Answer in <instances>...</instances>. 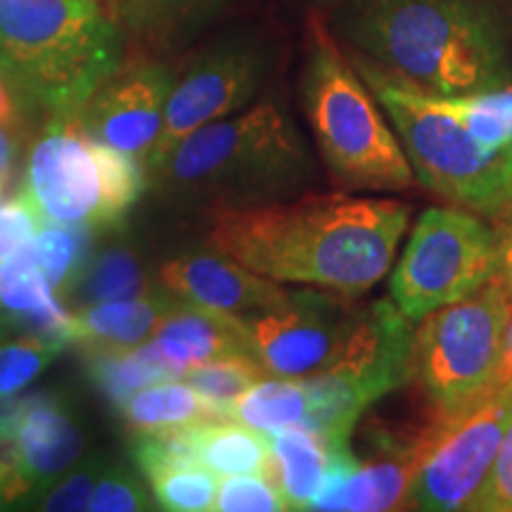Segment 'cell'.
Returning <instances> with one entry per match:
<instances>
[{
    "mask_svg": "<svg viewBox=\"0 0 512 512\" xmlns=\"http://www.w3.org/2000/svg\"><path fill=\"white\" fill-rule=\"evenodd\" d=\"M299 91L304 117L332 183L347 192L411 188L413 166L380 112V102L320 27L311 31Z\"/></svg>",
    "mask_w": 512,
    "mask_h": 512,
    "instance_id": "5",
    "label": "cell"
},
{
    "mask_svg": "<svg viewBox=\"0 0 512 512\" xmlns=\"http://www.w3.org/2000/svg\"><path fill=\"white\" fill-rule=\"evenodd\" d=\"M446 110H451L463 121L467 131L479 143L508 150L512 147V88L475 95H453L439 98Z\"/></svg>",
    "mask_w": 512,
    "mask_h": 512,
    "instance_id": "32",
    "label": "cell"
},
{
    "mask_svg": "<svg viewBox=\"0 0 512 512\" xmlns=\"http://www.w3.org/2000/svg\"><path fill=\"white\" fill-rule=\"evenodd\" d=\"M512 427V384L496 389L475 411L420 432L406 510H465L482 486Z\"/></svg>",
    "mask_w": 512,
    "mask_h": 512,
    "instance_id": "11",
    "label": "cell"
},
{
    "mask_svg": "<svg viewBox=\"0 0 512 512\" xmlns=\"http://www.w3.org/2000/svg\"><path fill=\"white\" fill-rule=\"evenodd\" d=\"M501 273V238L475 211L430 207L420 214L396 261L389 294L418 323L470 297Z\"/></svg>",
    "mask_w": 512,
    "mask_h": 512,
    "instance_id": "10",
    "label": "cell"
},
{
    "mask_svg": "<svg viewBox=\"0 0 512 512\" xmlns=\"http://www.w3.org/2000/svg\"><path fill=\"white\" fill-rule=\"evenodd\" d=\"M22 133L0 126V183H8L22 152Z\"/></svg>",
    "mask_w": 512,
    "mask_h": 512,
    "instance_id": "40",
    "label": "cell"
},
{
    "mask_svg": "<svg viewBox=\"0 0 512 512\" xmlns=\"http://www.w3.org/2000/svg\"><path fill=\"white\" fill-rule=\"evenodd\" d=\"M69 342L29 330H0V399L29 387Z\"/></svg>",
    "mask_w": 512,
    "mask_h": 512,
    "instance_id": "29",
    "label": "cell"
},
{
    "mask_svg": "<svg viewBox=\"0 0 512 512\" xmlns=\"http://www.w3.org/2000/svg\"><path fill=\"white\" fill-rule=\"evenodd\" d=\"M309 415L311 401L302 377L268 375L230 408V418L266 434L306 425Z\"/></svg>",
    "mask_w": 512,
    "mask_h": 512,
    "instance_id": "25",
    "label": "cell"
},
{
    "mask_svg": "<svg viewBox=\"0 0 512 512\" xmlns=\"http://www.w3.org/2000/svg\"><path fill=\"white\" fill-rule=\"evenodd\" d=\"M411 207L351 192L216 211L207 247L283 285L361 297L389 273Z\"/></svg>",
    "mask_w": 512,
    "mask_h": 512,
    "instance_id": "1",
    "label": "cell"
},
{
    "mask_svg": "<svg viewBox=\"0 0 512 512\" xmlns=\"http://www.w3.org/2000/svg\"><path fill=\"white\" fill-rule=\"evenodd\" d=\"M100 456H83L74 467H69L57 482L50 486L46 494H41L31 503V510L43 512H76L88 510L91 505L95 484L105 470Z\"/></svg>",
    "mask_w": 512,
    "mask_h": 512,
    "instance_id": "34",
    "label": "cell"
},
{
    "mask_svg": "<svg viewBox=\"0 0 512 512\" xmlns=\"http://www.w3.org/2000/svg\"><path fill=\"white\" fill-rule=\"evenodd\" d=\"M176 304V294L159 285L140 297L79 306L72 309V342L83 349H136L155 337Z\"/></svg>",
    "mask_w": 512,
    "mask_h": 512,
    "instance_id": "20",
    "label": "cell"
},
{
    "mask_svg": "<svg viewBox=\"0 0 512 512\" xmlns=\"http://www.w3.org/2000/svg\"><path fill=\"white\" fill-rule=\"evenodd\" d=\"M268 375L256 356H228L192 368L183 380L230 418V408Z\"/></svg>",
    "mask_w": 512,
    "mask_h": 512,
    "instance_id": "31",
    "label": "cell"
},
{
    "mask_svg": "<svg viewBox=\"0 0 512 512\" xmlns=\"http://www.w3.org/2000/svg\"><path fill=\"white\" fill-rule=\"evenodd\" d=\"M83 453L86 432L64 394L0 399V508H31Z\"/></svg>",
    "mask_w": 512,
    "mask_h": 512,
    "instance_id": "12",
    "label": "cell"
},
{
    "mask_svg": "<svg viewBox=\"0 0 512 512\" xmlns=\"http://www.w3.org/2000/svg\"><path fill=\"white\" fill-rule=\"evenodd\" d=\"M271 437V477L290 510H311L316 498L361 463L351 444H335L311 427L297 425Z\"/></svg>",
    "mask_w": 512,
    "mask_h": 512,
    "instance_id": "18",
    "label": "cell"
},
{
    "mask_svg": "<svg viewBox=\"0 0 512 512\" xmlns=\"http://www.w3.org/2000/svg\"><path fill=\"white\" fill-rule=\"evenodd\" d=\"M31 112L34 110H31L27 98L19 93V88L8 79V74L0 69V126L24 133Z\"/></svg>",
    "mask_w": 512,
    "mask_h": 512,
    "instance_id": "39",
    "label": "cell"
},
{
    "mask_svg": "<svg viewBox=\"0 0 512 512\" xmlns=\"http://www.w3.org/2000/svg\"><path fill=\"white\" fill-rule=\"evenodd\" d=\"M512 384V318L508 330H505V344H503V361H501V387H510Z\"/></svg>",
    "mask_w": 512,
    "mask_h": 512,
    "instance_id": "42",
    "label": "cell"
},
{
    "mask_svg": "<svg viewBox=\"0 0 512 512\" xmlns=\"http://www.w3.org/2000/svg\"><path fill=\"white\" fill-rule=\"evenodd\" d=\"M342 31L363 60L422 93L512 88V22L498 0H354Z\"/></svg>",
    "mask_w": 512,
    "mask_h": 512,
    "instance_id": "2",
    "label": "cell"
},
{
    "mask_svg": "<svg viewBox=\"0 0 512 512\" xmlns=\"http://www.w3.org/2000/svg\"><path fill=\"white\" fill-rule=\"evenodd\" d=\"M150 178L169 197L216 214L292 200L311 185L313 159L290 114L261 102L197 128Z\"/></svg>",
    "mask_w": 512,
    "mask_h": 512,
    "instance_id": "3",
    "label": "cell"
},
{
    "mask_svg": "<svg viewBox=\"0 0 512 512\" xmlns=\"http://www.w3.org/2000/svg\"><path fill=\"white\" fill-rule=\"evenodd\" d=\"M216 512H280L290 503L278 482L264 472L230 475L219 484L214 501Z\"/></svg>",
    "mask_w": 512,
    "mask_h": 512,
    "instance_id": "33",
    "label": "cell"
},
{
    "mask_svg": "<svg viewBox=\"0 0 512 512\" xmlns=\"http://www.w3.org/2000/svg\"><path fill=\"white\" fill-rule=\"evenodd\" d=\"M501 275L512 292V223L501 235Z\"/></svg>",
    "mask_w": 512,
    "mask_h": 512,
    "instance_id": "41",
    "label": "cell"
},
{
    "mask_svg": "<svg viewBox=\"0 0 512 512\" xmlns=\"http://www.w3.org/2000/svg\"><path fill=\"white\" fill-rule=\"evenodd\" d=\"M197 460L219 477L264 472L271 475V437L235 418L195 427Z\"/></svg>",
    "mask_w": 512,
    "mask_h": 512,
    "instance_id": "23",
    "label": "cell"
},
{
    "mask_svg": "<svg viewBox=\"0 0 512 512\" xmlns=\"http://www.w3.org/2000/svg\"><path fill=\"white\" fill-rule=\"evenodd\" d=\"M0 195H3V183H0Z\"/></svg>",
    "mask_w": 512,
    "mask_h": 512,
    "instance_id": "43",
    "label": "cell"
},
{
    "mask_svg": "<svg viewBox=\"0 0 512 512\" xmlns=\"http://www.w3.org/2000/svg\"><path fill=\"white\" fill-rule=\"evenodd\" d=\"M131 456L136 460L140 472H147L159 465L190 463V460H197L195 427L133 432Z\"/></svg>",
    "mask_w": 512,
    "mask_h": 512,
    "instance_id": "35",
    "label": "cell"
},
{
    "mask_svg": "<svg viewBox=\"0 0 512 512\" xmlns=\"http://www.w3.org/2000/svg\"><path fill=\"white\" fill-rule=\"evenodd\" d=\"M150 482L157 508L169 512H204L214 510L216 491H219V475L211 472L200 460L190 463L159 465L143 472Z\"/></svg>",
    "mask_w": 512,
    "mask_h": 512,
    "instance_id": "30",
    "label": "cell"
},
{
    "mask_svg": "<svg viewBox=\"0 0 512 512\" xmlns=\"http://www.w3.org/2000/svg\"><path fill=\"white\" fill-rule=\"evenodd\" d=\"M174 380L192 368L228 356H254L247 320L207 306L178 299L174 311L159 325L155 337L140 344Z\"/></svg>",
    "mask_w": 512,
    "mask_h": 512,
    "instance_id": "17",
    "label": "cell"
},
{
    "mask_svg": "<svg viewBox=\"0 0 512 512\" xmlns=\"http://www.w3.org/2000/svg\"><path fill=\"white\" fill-rule=\"evenodd\" d=\"M467 512H512V427L482 486L467 503Z\"/></svg>",
    "mask_w": 512,
    "mask_h": 512,
    "instance_id": "38",
    "label": "cell"
},
{
    "mask_svg": "<svg viewBox=\"0 0 512 512\" xmlns=\"http://www.w3.org/2000/svg\"><path fill=\"white\" fill-rule=\"evenodd\" d=\"M226 0H102L128 34L164 38L211 15Z\"/></svg>",
    "mask_w": 512,
    "mask_h": 512,
    "instance_id": "26",
    "label": "cell"
},
{
    "mask_svg": "<svg viewBox=\"0 0 512 512\" xmlns=\"http://www.w3.org/2000/svg\"><path fill=\"white\" fill-rule=\"evenodd\" d=\"M174 81V72L162 62H124L81 107V126L147 169V159L162 136Z\"/></svg>",
    "mask_w": 512,
    "mask_h": 512,
    "instance_id": "15",
    "label": "cell"
},
{
    "mask_svg": "<svg viewBox=\"0 0 512 512\" xmlns=\"http://www.w3.org/2000/svg\"><path fill=\"white\" fill-rule=\"evenodd\" d=\"M83 351L88 356V375L93 384L114 406L124 403L128 396L150 387V384L174 380L157 361L145 354L143 347Z\"/></svg>",
    "mask_w": 512,
    "mask_h": 512,
    "instance_id": "28",
    "label": "cell"
},
{
    "mask_svg": "<svg viewBox=\"0 0 512 512\" xmlns=\"http://www.w3.org/2000/svg\"><path fill=\"white\" fill-rule=\"evenodd\" d=\"M413 344V320L392 299L363 306L337 361L323 373L302 377L311 401L304 427L337 444H351L361 415L413 380Z\"/></svg>",
    "mask_w": 512,
    "mask_h": 512,
    "instance_id": "9",
    "label": "cell"
},
{
    "mask_svg": "<svg viewBox=\"0 0 512 512\" xmlns=\"http://www.w3.org/2000/svg\"><path fill=\"white\" fill-rule=\"evenodd\" d=\"M43 226L46 219L24 188H19L10 200L0 202V259L34 240Z\"/></svg>",
    "mask_w": 512,
    "mask_h": 512,
    "instance_id": "37",
    "label": "cell"
},
{
    "mask_svg": "<svg viewBox=\"0 0 512 512\" xmlns=\"http://www.w3.org/2000/svg\"><path fill=\"white\" fill-rule=\"evenodd\" d=\"M124 64L102 0H0V69L46 117L79 112Z\"/></svg>",
    "mask_w": 512,
    "mask_h": 512,
    "instance_id": "4",
    "label": "cell"
},
{
    "mask_svg": "<svg viewBox=\"0 0 512 512\" xmlns=\"http://www.w3.org/2000/svg\"><path fill=\"white\" fill-rule=\"evenodd\" d=\"M157 287L159 280L155 283L143 256L136 249L128 245H110L91 254L72 297H69V304L79 309V306L112 302V299L140 297Z\"/></svg>",
    "mask_w": 512,
    "mask_h": 512,
    "instance_id": "24",
    "label": "cell"
},
{
    "mask_svg": "<svg viewBox=\"0 0 512 512\" xmlns=\"http://www.w3.org/2000/svg\"><path fill=\"white\" fill-rule=\"evenodd\" d=\"M93 235L86 228H69L46 223L31 240L38 264L48 275L50 285L64 304H69L76 283H79L83 268L93 254Z\"/></svg>",
    "mask_w": 512,
    "mask_h": 512,
    "instance_id": "27",
    "label": "cell"
},
{
    "mask_svg": "<svg viewBox=\"0 0 512 512\" xmlns=\"http://www.w3.org/2000/svg\"><path fill=\"white\" fill-rule=\"evenodd\" d=\"M420 434L411 444L396 446L387 456L358 463L347 477L337 479L316 498L311 510L382 512L406 510L408 489L418 460Z\"/></svg>",
    "mask_w": 512,
    "mask_h": 512,
    "instance_id": "21",
    "label": "cell"
},
{
    "mask_svg": "<svg viewBox=\"0 0 512 512\" xmlns=\"http://www.w3.org/2000/svg\"><path fill=\"white\" fill-rule=\"evenodd\" d=\"M264 76L266 55L259 43H223L197 57L171 88L162 136L147 159V176L197 128L249 107Z\"/></svg>",
    "mask_w": 512,
    "mask_h": 512,
    "instance_id": "14",
    "label": "cell"
},
{
    "mask_svg": "<svg viewBox=\"0 0 512 512\" xmlns=\"http://www.w3.org/2000/svg\"><path fill=\"white\" fill-rule=\"evenodd\" d=\"M117 408L126 425L131 427V432L197 427L204 422L228 418L185 380L150 384V387L128 396Z\"/></svg>",
    "mask_w": 512,
    "mask_h": 512,
    "instance_id": "22",
    "label": "cell"
},
{
    "mask_svg": "<svg viewBox=\"0 0 512 512\" xmlns=\"http://www.w3.org/2000/svg\"><path fill=\"white\" fill-rule=\"evenodd\" d=\"M157 280L178 299L245 320L280 304L290 294L283 283L211 247L169 259L159 268Z\"/></svg>",
    "mask_w": 512,
    "mask_h": 512,
    "instance_id": "16",
    "label": "cell"
},
{
    "mask_svg": "<svg viewBox=\"0 0 512 512\" xmlns=\"http://www.w3.org/2000/svg\"><path fill=\"white\" fill-rule=\"evenodd\" d=\"M152 491L145 489V484L119 465H105L102 475L95 484L91 512H143L155 510L157 505Z\"/></svg>",
    "mask_w": 512,
    "mask_h": 512,
    "instance_id": "36",
    "label": "cell"
},
{
    "mask_svg": "<svg viewBox=\"0 0 512 512\" xmlns=\"http://www.w3.org/2000/svg\"><path fill=\"white\" fill-rule=\"evenodd\" d=\"M356 69L394 126L422 188L479 216L512 211V147L479 143L437 95L392 79L363 57H356Z\"/></svg>",
    "mask_w": 512,
    "mask_h": 512,
    "instance_id": "6",
    "label": "cell"
},
{
    "mask_svg": "<svg viewBox=\"0 0 512 512\" xmlns=\"http://www.w3.org/2000/svg\"><path fill=\"white\" fill-rule=\"evenodd\" d=\"M361 311L344 294L320 287L290 290L280 304L247 318L254 356L278 377L323 373L347 347Z\"/></svg>",
    "mask_w": 512,
    "mask_h": 512,
    "instance_id": "13",
    "label": "cell"
},
{
    "mask_svg": "<svg viewBox=\"0 0 512 512\" xmlns=\"http://www.w3.org/2000/svg\"><path fill=\"white\" fill-rule=\"evenodd\" d=\"M0 330H29L72 344V309L57 297L27 242L0 259Z\"/></svg>",
    "mask_w": 512,
    "mask_h": 512,
    "instance_id": "19",
    "label": "cell"
},
{
    "mask_svg": "<svg viewBox=\"0 0 512 512\" xmlns=\"http://www.w3.org/2000/svg\"><path fill=\"white\" fill-rule=\"evenodd\" d=\"M145 181V164L95 140L74 112L48 117L29 150L22 188L46 223L98 235L124 226Z\"/></svg>",
    "mask_w": 512,
    "mask_h": 512,
    "instance_id": "7",
    "label": "cell"
},
{
    "mask_svg": "<svg viewBox=\"0 0 512 512\" xmlns=\"http://www.w3.org/2000/svg\"><path fill=\"white\" fill-rule=\"evenodd\" d=\"M512 292L501 273L470 297L418 320L413 380L432 422H453L501 389L505 330Z\"/></svg>",
    "mask_w": 512,
    "mask_h": 512,
    "instance_id": "8",
    "label": "cell"
}]
</instances>
